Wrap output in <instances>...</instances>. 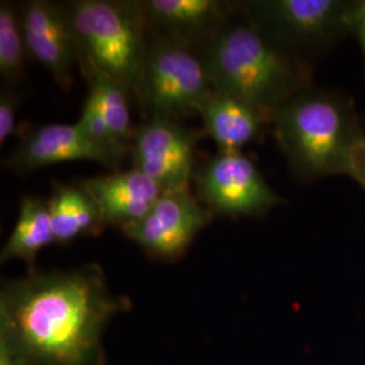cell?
I'll list each match as a JSON object with an SVG mask.
<instances>
[{
    "instance_id": "6da1fadb",
    "label": "cell",
    "mask_w": 365,
    "mask_h": 365,
    "mask_svg": "<svg viewBox=\"0 0 365 365\" xmlns=\"http://www.w3.org/2000/svg\"><path fill=\"white\" fill-rule=\"evenodd\" d=\"M129 307L96 264L30 269L1 286L0 339L25 365H105L106 327Z\"/></svg>"
},
{
    "instance_id": "7a4b0ae2",
    "label": "cell",
    "mask_w": 365,
    "mask_h": 365,
    "mask_svg": "<svg viewBox=\"0 0 365 365\" xmlns=\"http://www.w3.org/2000/svg\"><path fill=\"white\" fill-rule=\"evenodd\" d=\"M271 126L291 173L300 182L346 176L365 141L352 98L333 90L310 87L300 92L274 111Z\"/></svg>"
},
{
    "instance_id": "3957f363",
    "label": "cell",
    "mask_w": 365,
    "mask_h": 365,
    "mask_svg": "<svg viewBox=\"0 0 365 365\" xmlns=\"http://www.w3.org/2000/svg\"><path fill=\"white\" fill-rule=\"evenodd\" d=\"M199 53L212 88L253 106L268 117L313 87V66L288 56L240 14Z\"/></svg>"
},
{
    "instance_id": "277c9868",
    "label": "cell",
    "mask_w": 365,
    "mask_h": 365,
    "mask_svg": "<svg viewBox=\"0 0 365 365\" xmlns=\"http://www.w3.org/2000/svg\"><path fill=\"white\" fill-rule=\"evenodd\" d=\"M63 6L76 41L78 60L98 66L137 99L148 43L143 3L75 0Z\"/></svg>"
},
{
    "instance_id": "5b68a950",
    "label": "cell",
    "mask_w": 365,
    "mask_h": 365,
    "mask_svg": "<svg viewBox=\"0 0 365 365\" xmlns=\"http://www.w3.org/2000/svg\"><path fill=\"white\" fill-rule=\"evenodd\" d=\"M353 0H245L240 14L288 56L312 66L315 57L352 36Z\"/></svg>"
},
{
    "instance_id": "8992f818",
    "label": "cell",
    "mask_w": 365,
    "mask_h": 365,
    "mask_svg": "<svg viewBox=\"0 0 365 365\" xmlns=\"http://www.w3.org/2000/svg\"><path fill=\"white\" fill-rule=\"evenodd\" d=\"M212 90L205 63L195 49L157 36L148 41L137 96L148 119L179 122L192 117Z\"/></svg>"
},
{
    "instance_id": "52a82bcc",
    "label": "cell",
    "mask_w": 365,
    "mask_h": 365,
    "mask_svg": "<svg viewBox=\"0 0 365 365\" xmlns=\"http://www.w3.org/2000/svg\"><path fill=\"white\" fill-rule=\"evenodd\" d=\"M196 197L212 214L261 217L284 203L242 152H218L196 168Z\"/></svg>"
},
{
    "instance_id": "ba28073f",
    "label": "cell",
    "mask_w": 365,
    "mask_h": 365,
    "mask_svg": "<svg viewBox=\"0 0 365 365\" xmlns=\"http://www.w3.org/2000/svg\"><path fill=\"white\" fill-rule=\"evenodd\" d=\"M205 135V130L187 128L178 120L149 118L134 130L133 168L156 182L163 191L190 188L196 170V145Z\"/></svg>"
},
{
    "instance_id": "9c48e42d",
    "label": "cell",
    "mask_w": 365,
    "mask_h": 365,
    "mask_svg": "<svg viewBox=\"0 0 365 365\" xmlns=\"http://www.w3.org/2000/svg\"><path fill=\"white\" fill-rule=\"evenodd\" d=\"M212 217L190 188L164 191L144 218L120 230L149 256L175 260L185 253Z\"/></svg>"
},
{
    "instance_id": "30bf717a",
    "label": "cell",
    "mask_w": 365,
    "mask_h": 365,
    "mask_svg": "<svg viewBox=\"0 0 365 365\" xmlns=\"http://www.w3.org/2000/svg\"><path fill=\"white\" fill-rule=\"evenodd\" d=\"M84 160L117 172L123 157L93 143L78 123H49L26 133L3 165L18 173H29L58 163Z\"/></svg>"
},
{
    "instance_id": "8fae6325",
    "label": "cell",
    "mask_w": 365,
    "mask_h": 365,
    "mask_svg": "<svg viewBox=\"0 0 365 365\" xmlns=\"http://www.w3.org/2000/svg\"><path fill=\"white\" fill-rule=\"evenodd\" d=\"M145 24L157 37L192 49L203 48L235 15L238 1L225 0H144Z\"/></svg>"
},
{
    "instance_id": "7c38bea8",
    "label": "cell",
    "mask_w": 365,
    "mask_h": 365,
    "mask_svg": "<svg viewBox=\"0 0 365 365\" xmlns=\"http://www.w3.org/2000/svg\"><path fill=\"white\" fill-rule=\"evenodd\" d=\"M27 51L45 66L58 86L73 83L78 46L63 3L29 0L19 4Z\"/></svg>"
},
{
    "instance_id": "4fadbf2b",
    "label": "cell",
    "mask_w": 365,
    "mask_h": 365,
    "mask_svg": "<svg viewBox=\"0 0 365 365\" xmlns=\"http://www.w3.org/2000/svg\"><path fill=\"white\" fill-rule=\"evenodd\" d=\"M76 182L91 196L103 223L120 229L144 218L164 192L156 182L134 168Z\"/></svg>"
},
{
    "instance_id": "5bb4252c",
    "label": "cell",
    "mask_w": 365,
    "mask_h": 365,
    "mask_svg": "<svg viewBox=\"0 0 365 365\" xmlns=\"http://www.w3.org/2000/svg\"><path fill=\"white\" fill-rule=\"evenodd\" d=\"M206 135L218 145V152H242L261 134L271 118L235 96L212 90L199 107Z\"/></svg>"
},
{
    "instance_id": "9a60e30c",
    "label": "cell",
    "mask_w": 365,
    "mask_h": 365,
    "mask_svg": "<svg viewBox=\"0 0 365 365\" xmlns=\"http://www.w3.org/2000/svg\"><path fill=\"white\" fill-rule=\"evenodd\" d=\"M48 202L56 244L64 245L80 237L96 235L105 227L98 206L78 182H54Z\"/></svg>"
},
{
    "instance_id": "2e32d148",
    "label": "cell",
    "mask_w": 365,
    "mask_h": 365,
    "mask_svg": "<svg viewBox=\"0 0 365 365\" xmlns=\"http://www.w3.org/2000/svg\"><path fill=\"white\" fill-rule=\"evenodd\" d=\"M56 244L49 202L41 196H25L13 232L0 253L1 262L22 260L30 265L42 249Z\"/></svg>"
},
{
    "instance_id": "e0dca14e",
    "label": "cell",
    "mask_w": 365,
    "mask_h": 365,
    "mask_svg": "<svg viewBox=\"0 0 365 365\" xmlns=\"http://www.w3.org/2000/svg\"><path fill=\"white\" fill-rule=\"evenodd\" d=\"M90 84V95L99 106L114 135L130 146L135 128L131 123L129 90L90 61L80 60Z\"/></svg>"
},
{
    "instance_id": "ac0fdd59",
    "label": "cell",
    "mask_w": 365,
    "mask_h": 365,
    "mask_svg": "<svg viewBox=\"0 0 365 365\" xmlns=\"http://www.w3.org/2000/svg\"><path fill=\"white\" fill-rule=\"evenodd\" d=\"M26 41L24 36L19 4L0 3V75L9 87H16L24 78L26 63Z\"/></svg>"
},
{
    "instance_id": "d6986e66",
    "label": "cell",
    "mask_w": 365,
    "mask_h": 365,
    "mask_svg": "<svg viewBox=\"0 0 365 365\" xmlns=\"http://www.w3.org/2000/svg\"><path fill=\"white\" fill-rule=\"evenodd\" d=\"M78 123L93 143L123 158L130 155V146L122 144L114 135L99 106L96 105L95 99L90 93L84 101V105L81 108V117Z\"/></svg>"
},
{
    "instance_id": "ffe728a7",
    "label": "cell",
    "mask_w": 365,
    "mask_h": 365,
    "mask_svg": "<svg viewBox=\"0 0 365 365\" xmlns=\"http://www.w3.org/2000/svg\"><path fill=\"white\" fill-rule=\"evenodd\" d=\"M21 105V96L15 91V87H6L0 92V144L13 135L16 122L18 107Z\"/></svg>"
},
{
    "instance_id": "44dd1931",
    "label": "cell",
    "mask_w": 365,
    "mask_h": 365,
    "mask_svg": "<svg viewBox=\"0 0 365 365\" xmlns=\"http://www.w3.org/2000/svg\"><path fill=\"white\" fill-rule=\"evenodd\" d=\"M351 27H352V36L359 41L363 52L365 75V0H353Z\"/></svg>"
},
{
    "instance_id": "7402d4cb",
    "label": "cell",
    "mask_w": 365,
    "mask_h": 365,
    "mask_svg": "<svg viewBox=\"0 0 365 365\" xmlns=\"http://www.w3.org/2000/svg\"><path fill=\"white\" fill-rule=\"evenodd\" d=\"M348 178L359 182L360 187L365 191V141L360 145L357 152L354 153L352 164L348 170Z\"/></svg>"
},
{
    "instance_id": "603a6c76",
    "label": "cell",
    "mask_w": 365,
    "mask_h": 365,
    "mask_svg": "<svg viewBox=\"0 0 365 365\" xmlns=\"http://www.w3.org/2000/svg\"><path fill=\"white\" fill-rule=\"evenodd\" d=\"M0 365H25L19 356L0 339Z\"/></svg>"
}]
</instances>
